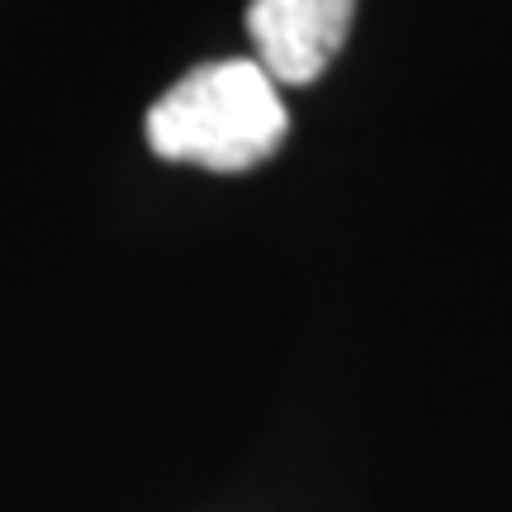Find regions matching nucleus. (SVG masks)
Wrapping results in <instances>:
<instances>
[{
  "mask_svg": "<svg viewBox=\"0 0 512 512\" xmlns=\"http://www.w3.org/2000/svg\"><path fill=\"white\" fill-rule=\"evenodd\" d=\"M285 133L280 86L256 57L204 62L147 110V147L162 162H195L223 176L261 166Z\"/></svg>",
  "mask_w": 512,
  "mask_h": 512,
  "instance_id": "nucleus-1",
  "label": "nucleus"
},
{
  "mask_svg": "<svg viewBox=\"0 0 512 512\" xmlns=\"http://www.w3.org/2000/svg\"><path fill=\"white\" fill-rule=\"evenodd\" d=\"M356 0H252L247 34L275 86H309L351 34Z\"/></svg>",
  "mask_w": 512,
  "mask_h": 512,
  "instance_id": "nucleus-2",
  "label": "nucleus"
}]
</instances>
